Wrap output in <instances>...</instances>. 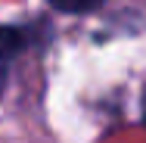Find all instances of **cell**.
Segmentation results:
<instances>
[{
  "instance_id": "3957f363",
  "label": "cell",
  "mask_w": 146,
  "mask_h": 143,
  "mask_svg": "<svg viewBox=\"0 0 146 143\" xmlns=\"http://www.w3.org/2000/svg\"><path fill=\"white\" fill-rule=\"evenodd\" d=\"M143 124H146V93H143Z\"/></svg>"
},
{
  "instance_id": "6da1fadb",
  "label": "cell",
  "mask_w": 146,
  "mask_h": 143,
  "mask_svg": "<svg viewBox=\"0 0 146 143\" xmlns=\"http://www.w3.org/2000/svg\"><path fill=\"white\" fill-rule=\"evenodd\" d=\"M22 47H25V31L13 28V25H0V96L6 90L9 69H13L16 56L22 53Z\"/></svg>"
},
{
  "instance_id": "7a4b0ae2",
  "label": "cell",
  "mask_w": 146,
  "mask_h": 143,
  "mask_svg": "<svg viewBox=\"0 0 146 143\" xmlns=\"http://www.w3.org/2000/svg\"><path fill=\"white\" fill-rule=\"evenodd\" d=\"M53 9L59 13H75V16H81V13H93L96 6H103L106 0H47Z\"/></svg>"
}]
</instances>
